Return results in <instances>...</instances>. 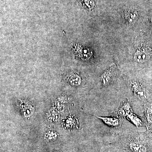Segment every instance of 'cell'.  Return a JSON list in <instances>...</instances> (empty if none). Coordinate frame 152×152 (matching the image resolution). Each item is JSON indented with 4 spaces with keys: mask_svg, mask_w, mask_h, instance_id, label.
I'll list each match as a JSON object with an SVG mask.
<instances>
[{
    "mask_svg": "<svg viewBox=\"0 0 152 152\" xmlns=\"http://www.w3.org/2000/svg\"><path fill=\"white\" fill-rule=\"evenodd\" d=\"M78 55L80 58L83 60H88L91 56L92 53L89 49L81 48L78 51Z\"/></svg>",
    "mask_w": 152,
    "mask_h": 152,
    "instance_id": "obj_13",
    "label": "cell"
},
{
    "mask_svg": "<svg viewBox=\"0 0 152 152\" xmlns=\"http://www.w3.org/2000/svg\"><path fill=\"white\" fill-rule=\"evenodd\" d=\"M150 53V50L148 49L137 51L134 56V58L139 63L144 62L149 58Z\"/></svg>",
    "mask_w": 152,
    "mask_h": 152,
    "instance_id": "obj_5",
    "label": "cell"
},
{
    "mask_svg": "<svg viewBox=\"0 0 152 152\" xmlns=\"http://www.w3.org/2000/svg\"><path fill=\"white\" fill-rule=\"evenodd\" d=\"M113 72L111 69L106 72L102 77V81L104 86H107L111 82L113 78Z\"/></svg>",
    "mask_w": 152,
    "mask_h": 152,
    "instance_id": "obj_11",
    "label": "cell"
},
{
    "mask_svg": "<svg viewBox=\"0 0 152 152\" xmlns=\"http://www.w3.org/2000/svg\"><path fill=\"white\" fill-rule=\"evenodd\" d=\"M98 118L110 126L116 127L120 124V120L117 118L107 117H98Z\"/></svg>",
    "mask_w": 152,
    "mask_h": 152,
    "instance_id": "obj_8",
    "label": "cell"
},
{
    "mask_svg": "<svg viewBox=\"0 0 152 152\" xmlns=\"http://www.w3.org/2000/svg\"><path fill=\"white\" fill-rule=\"evenodd\" d=\"M67 80L70 84L75 86H79L82 82L81 78L78 74L74 73L68 75Z\"/></svg>",
    "mask_w": 152,
    "mask_h": 152,
    "instance_id": "obj_9",
    "label": "cell"
},
{
    "mask_svg": "<svg viewBox=\"0 0 152 152\" xmlns=\"http://www.w3.org/2000/svg\"><path fill=\"white\" fill-rule=\"evenodd\" d=\"M126 118L137 127L140 126L142 125V121L141 119L133 113L130 114Z\"/></svg>",
    "mask_w": 152,
    "mask_h": 152,
    "instance_id": "obj_12",
    "label": "cell"
},
{
    "mask_svg": "<svg viewBox=\"0 0 152 152\" xmlns=\"http://www.w3.org/2000/svg\"><path fill=\"white\" fill-rule=\"evenodd\" d=\"M138 18V13L136 11H128L125 12L124 18L127 24L131 25L136 21Z\"/></svg>",
    "mask_w": 152,
    "mask_h": 152,
    "instance_id": "obj_7",
    "label": "cell"
},
{
    "mask_svg": "<svg viewBox=\"0 0 152 152\" xmlns=\"http://www.w3.org/2000/svg\"><path fill=\"white\" fill-rule=\"evenodd\" d=\"M59 115L57 110L52 109L49 111L47 115V119L49 121L52 123H56L59 119Z\"/></svg>",
    "mask_w": 152,
    "mask_h": 152,
    "instance_id": "obj_10",
    "label": "cell"
},
{
    "mask_svg": "<svg viewBox=\"0 0 152 152\" xmlns=\"http://www.w3.org/2000/svg\"><path fill=\"white\" fill-rule=\"evenodd\" d=\"M20 107L23 114L26 117H31L34 112V109L33 106L27 102H21Z\"/></svg>",
    "mask_w": 152,
    "mask_h": 152,
    "instance_id": "obj_6",
    "label": "cell"
},
{
    "mask_svg": "<svg viewBox=\"0 0 152 152\" xmlns=\"http://www.w3.org/2000/svg\"><path fill=\"white\" fill-rule=\"evenodd\" d=\"M151 23H152V17L151 18Z\"/></svg>",
    "mask_w": 152,
    "mask_h": 152,
    "instance_id": "obj_17",
    "label": "cell"
},
{
    "mask_svg": "<svg viewBox=\"0 0 152 152\" xmlns=\"http://www.w3.org/2000/svg\"><path fill=\"white\" fill-rule=\"evenodd\" d=\"M129 146L133 152H147L148 145L140 139H132L129 142Z\"/></svg>",
    "mask_w": 152,
    "mask_h": 152,
    "instance_id": "obj_1",
    "label": "cell"
},
{
    "mask_svg": "<svg viewBox=\"0 0 152 152\" xmlns=\"http://www.w3.org/2000/svg\"><path fill=\"white\" fill-rule=\"evenodd\" d=\"M62 125L66 129H72L74 127L78 128L79 123L75 116H69L63 120Z\"/></svg>",
    "mask_w": 152,
    "mask_h": 152,
    "instance_id": "obj_3",
    "label": "cell"
},
{
    "mask_svg": "<svg viewBox=\"0 0 152 152\" xmlns=\"http://www.w3.org/2000/svg\"><path fill=\"white\" fill-rule=\"evenodd\" d=\"M132 113V111L131 105L128 100L122 103L115 112L117 115L121 118H126Z\"/></svg>",
    "mask_w": 152,
    "mask_h": 152,
    "instance_id": "obj_2",
    "label": "cell"
},
{
    "mask_svg": "<svg viewBox=\"0 0 152 152\" xmlns=\"http://www.w3.org/2000/svg\"><path fill=\"white\" fill-rule=\"evenodd\" d=\"M58 137L57 133L53 131H49L47 132L44 135V137L47 141L49 142L53 141Z\"/></svg>",
    "mask_w": 152,
    "mask_h": 152,
    "instance_id": "obj_15",
    "label": "cell"
},
{
    "mask_svg": "<svg viewBox=\"0 0 152 152\" xmlns=\"http://www.w3.org/2000/svg\"><path fill=\"white\" fill-rule=\"evenodd\" d=\"M145 114L149 127L152 124V105L147 107L145 110Z\"/></svg>",
    "mask_w": 152,
    "mask_h": 152,
    "instance_id": "obj_14",
    "label": "cell"
},
{
    "mask_svg": "<svg viewBox=\"0 0 152 152\" xmlns=\"http://www.w3.org/2000/svg\"><path fill=\"white\" fill-rule=\"evenodd\" d=\"M131 86L134 94L140 98L145 97V90L141 84L138 82H132L131 83Z\"/></svg>",
    "mask_w": 152,
    "mask_h": 152,
    "instance_id": "obj_4",
    "label": "cell"
},
{
    "mask_svg": "<svg viewBox=\"0 0 152 152\" xmlns=\"http://www.w3.org/2000/svg\"><path fill=\"white\" fill-rule=\"evenodd\" d=\"M66 101L65 98L63 97L59 98L57 100L56 102V107L59 110H62L64 107V103Z\"/></svg>",
    "mask_w": 152,
    "mask_h": 152,
    "instance_id": "obj_16",
    "label": "cell"
}]
</instances>
